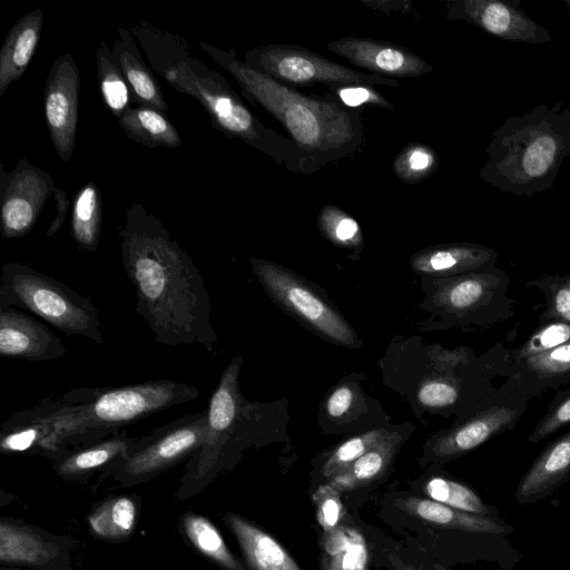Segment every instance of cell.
Wrapping results in <instances>:
<instances>
[{
    "mask_svg": "<svg viewBox=\"0 0 570 570\" xmlns=\"http://www.w3.org/2000/svg\"><path fill=\"white\" fill-rule=\"evenodd\" d=\"M125 272L136 291V313L164 345H200L214 353L218 337L204 277L164 224L131 203L120 227Z\"/></svg>",
    "mask_w": 570,
    "mask_h": 570,
    "instance_id": "cell-1",
    "label": "cell"
},
{
    "mask_svg": "<svg viewBox=\"0 0 570 570\" xmlns=\"http://www.w3.org/2000/svg\"><path fill=\"white\" fill-rule=\"evenodd\" d=\"M129 31L153 70L176 91L196 99L209 115L213 128L228 139H240L293 173L320 169L291 139L266 127L223 75L191 56L179 36L146 21L131 26Z\"/></svg>",
    "mask_w": 570,
    "mask_h": 570,
    "instance_id": "cell-2",
    "label": "cell"
},
{
    "mask_svg": "<svg viewBox=\"0 0 570 570\" xmlns=\"http://www.w3.org/2000/svg\"><path fill=\"white\" fill-rule=\"evenodd\" d=\"M196 386L170 379L72 390L23 413L42 434L40 453L55 461L168 407L197 399Z\"/></svg>",
    "mask_w": 570,
    "mask_h": 570,
    "instance_id": "cell-3",
    "label": "cell"
},
{
    "mask_svg": "<svg viewBox=\"0 0 570 570\" xmlns=\"http://www.w3.org/2000/svg\"><path fill=\"white\" fill-rule=\"evenodd\" d=\"M199 46L236 80L244 98L269 114L320 167L345 158L362 145L360 111L328 94L308 96L281 83L248 67L233 49L222 50L207 42Z\"/></svg>",
    "mask_w": 570,
    "mask_h": 570,
    "instance_id": "cell-4",
    "label": "cell"
},
{
    "mask_svg": "<svg viewBox=\"0 0 570 570\" xmlns=\"http://www.w3.org/2000/svg\"><path fill=\"white\" fill-rule=\"evenodd\" d=\"M480 179L501 193L532 197L554 186L570 156V101L540 104L491 132Z\"/></svg>",
    "mask_w": 570,
    "mask_h": 570,
    "instance_id": "cell-5",
    "label": "cell"
},
{
    "mask_svg": "<svg viewBox=\"0 0 570 570\" xmlns=\"http://www.w3.org/2000/svg\"><path fill=\"white\" fill-rule=\"evenodd\" d=\"M18 306L67 335L104 343L98 308L65 283L28 264L6 263L0 276V307Z\"/></svg>",
    "mask_w": 570,
    "mask_h": 570,
    "instance_id": "cell-6",
    "label": "cell"
},
{
    "mask_svg": "<svg viewBox=\"0 0 570 570\" xmlns=\"http://www.w3.org/2000/svg\"><path fill=\"white\" fill-rule=\"evenodd\" d=\"M242 355L232 358L212 393L202 446L189 459L177 497L199 492L226 465L252 425L250 406L244 401L238 376Z\"/></svg>",
    "mask_w": 570,
    "mask_h": 570,
    "instance_id": "cell-7",
    "label": "cell"
},
{
    "mask_svg": "<svg viewBox=\"0 0 570 570\" xmlns=\"http://www.w3.org/2000/svg\"><path fill=\"white\" fill-rule=\"evenodd\" d=\"M207 411L186 414L148 434L134 438L125 456L107 471L125 487L147 482L164 471L190 459L202 446Z\"/></svg>",
    "mask_w": 570,
    "mask_h": 570,
    "instance_id": "cell-8",
    "label": "cell"
},
{
    "mask_svg": "<svg viewBox=\"0 0 570 570\" xmlns=\"http://www.w3.org/2000/svg\"><path fill=\"white\" fill-rule=\"evenodd\" d=\"M510 282L509 274L498 266L444 277L438 285L435 306L449 324L493 326L514 315Z\"/></svg>",
    "mask_w": 570,
    "mask_h": 570,
    "instance_id": "cell-9",
    "label": "cell"
},
{
    "mask_svg": "<svg viewBox=\"0 0 570 570\" xmlns=\"http://www.w3.org/2000/svg\"><path fill=\"white\" fill-rule=\"evenodd\" d=\"M529 399L511 379L440 433L430 446L431 456L440 462L462 456L494 436L512 431L525 414Z\"/></svg>",
    "mask_w": 570,
    "mask_h": 570,
    "instance_id": "cell-10",
    "label": "cell"
},
{
    "mask_svg": "<svg viewBox=\"0 0 570 570\" xmlns=\"http://www.w3.org/2000/svg\"><path fill=\"white\" fill-rule=\"evenodd\" d=\"M248 67L286 86L316 83L397 87V79L356 71L298 45L274 43L248 50L243 60Z\"/></svg>",
    "mask_w": 570,
    "mask_h": 570,
    "instance_id": "cell-11",
    "label": "cell"
},
{
    "mask_svg": "<svg viewBox=\"0 0 570 570\" xmlns=\"http://www.w3.org/2000/svg\"><path fill=\"white\" fill-rule=\"evenodd\" d=\"M250 264L268 295L289 314L328 341L355 345V332L343 316L296 275L262 258L252 257Z\"/></svg>",
    "mask_w": 570,
    "mask_h": 570,
    "instance_id": "cell-12",
    "label": "cell"
},
{
    "mask_svg": "<svg viewBox=\"0 0 570 570\" xmlns=\"http://www.w3.org/2000/svg\"><path fill=\"white\" fill-rule=\"evenodd\" d=\"M56 186L46 170L21 157L11 171L0 163V232L11 239L27 235L36 225Z\"/></svg>",
    "mask_w": 570,
    "mask_h": 570,
    "instance_id": "cell-13",
    "label": "cell"
},
{
    "mask_svg": "<svg viewBox=\"0 0 570 570\" xmlns=\"http://www.w3.org/2000/svg\"><path fill=\"white\" fill-rule=\"evenodd\" d=\"M80 71L71 53L57 57L43 90L45 121L51 142L62 161L75 150L79 118Z\"/></svg>",
    "mask_w": 570,
    "mask_h": 570,
    "instance_id": "cell-14",
    "label": "cell"
},
{
    "mask_svg": "<svg viewBox=\"0 0 570 570\" xmlns=\"http://www.w3.org/2000/svg\"><path fill=\"white\" fill-rule=\"evenodd\" d=\"M79 542L21 520L0 519V563L38 570H72L71 552Z\"/></svg>",
    "mask_w": 570,
    "mask_h": 570,
    "instance_id": "cell-15",
    "label": "cell"
},
{
    "mask_svg": "<svg viewBox=\"0 0 570 570\" xmlns=\"http://www.w3.org/2000/svg\"><path fill=\"white\" fill-rule=\"evenodd\" d=\"M520 0H450L449 20L471 23L502 40L543 45L551 40L548 29L528 17Z\"/></svg>",
    "mask_w": 570,
    "mask_h": 570,
    "instance_id": "cell-16",
    "label": "cell"
},
{
    "mask_svg": "<svg viewBox=\"0 0 570 570\" xmlns=\"http://www.w3.org/2000/svg\"><path fill=\"white\" fill-rule=\"evenodd\" d=\"M327 49L374 76L397 79L433 71L417 55L389 41L347 37L330 42Z\"/></svg>",
    "mask_w": 570,
    "mask_h": 570,
    "instance_id": "cell-17",
    "label": "cell"
},
{
    "mask_svg": "<svg viewBox=\"0 0 570 570\" xmlns=\"http://www.w3.org/2000/svg\"><path fill=\"white\" fill-rule=\"evenodd\" d=\"M63 342L43 323L12 307H0V354L27 361H55L66 355Z\"/></svg>",
    "mask_w": 570,
    "mask_h": 570,
    "instance_id": "cell-18",
    "label": "cell"
},
{
    "mask_svg": "<svg viewBox=\"0 0 570 570\" xmlns=\"http://www.w3.org/2000/svg\"><path fill=\"white\" fill-rule=\"evenodd\" d=\"M570 480V430L548 443L520 479L514 498L521 504L547 499Z\"/></svg>",
    "mask_w": 570,
    "mask_h": 570,
    "instance_id": "cell-19",
    "label": "cell"
},
{
    "mask_svg": "<svg viewBox=\"0 0 570 570\" xmlns=\"http://www.w3.org/2000/svg\"><path fill=\"white\" fill-rule=\"evenodd\" d=\"M503 377L511 379L529 400L570 383V342L511 363Z\"/></svg>",
    "mask_w": 570,
    "mask_h": 570,
    "instance_id": "cell-20",
    "label": "cell"
},
{
    "mask_svg": "<svg viewBox=\"0 0 570 570\" xmlns=\"http://www.w3.org/2000/svg\"><path fill=\"white\" fill-rule=\"evenodd\" d=\"M499 254L473 243H452L428 247L415 254L411 264L417 272L451 277L497 267Z\"/></svg>",
    "mask_w": 570,
    "mask_h": 570,
    "instance_id": "cell-21",
    "label": "cell"
},
{
    "mask_svg": "<svg viewBox=\"0 0 570 570\" xmlns=\"http://www.w3.org/2000/svg\"><path fill=\"white\" fill-rule=\"evenodd\" d=\"M396 504L409 514L439 528L501 537L513 532V527L501 517L493 518L464 512L432 499L409 497L397 500Z\"/></svg>",
    "mask_w": 570,
    "mask_h": 570,
    "instance_id": "cell-22",
    "label": "cell"
},
{
    "mask_svg": "<svg viewBox=\"0 0 570 570\" xmlns=\"http://www.w3.org/2000/svg\"><path fill=\"white\" fill-rule=\"evenodd\" d=\"M119 38L112 45V55L134 96L135 105L153 108L168 115L169 107L156 77L145 63L129 29L118 27Z\"/></svg>",
    "mask_w": 570,
    "mask_h": 570,
    "instance_id": "cell-23",
    "label": "cell"
},
{
    "mask_svg": "<svg viewBox=\"0 0 570 570\" xmlns=\"http://www.w3.org/2000/svg\"><path fill=\"white\" fill-rule=\"evenodd\" d=\"M43 27V12L23 14L9 30L0 49V98L26 72L37 50Z\"/></svg>",
    "mask_w": 570,
    "mask_h": 570,
    "instance_id": "cell-24",
    "label": "cell"
},
{
    "mask_svg": "<svg viewBox=\"0 0 570 570\" xmlns=\"http://www.w3.org/2000/svg\"><path fill=\"white\" fill-rule=\"evenodd\" d=\"M224 521L235 535L245 561L252 570H301L271 534L242 515L227 512Z\"/></svg>",
    "mask_w": 570,
    "mask_h": 570,
    "instance_id": "cell-25",
    "label": "cell"
},
{
    "mask_svg": "<svg viewBox=\"0 0 570 570\" xmlns=\"http://www.w3.org/2000/svg\"><path fill=\"white\" fill-rule=\"evenodd\" d=\"M134 439L119 431L91 445L75 450L55 461V472L67 481L85 480L98 472L108 470L125 456Z\"/></svg>",
    "mask_w": 570,
    "mask_h": 570,
    "instance_id": "cell-26",
    "label": "cell"
},
{
    "mask_svg": "<svg viewBox=\"0 0 570 570\" xmlns=\"http://www.w3.org/2000/svg\"><path fill=\"white\" fill-rule=\"evenodd\" d=\"M138 504L132 495H115L100 502L87 517L91 534L102 541L124 542L134 533Z\"/></svg>",
    "mask_w": 570,
    "mask_h": 570,
    "instance_id": "cell-27",
    "label": "cell"
},
{
    "mask_svg": "<svg viewBox=\"0 0 570 570\" xmlns=\"http://www.w3.org/2000/svg\"><path fill=\"white\" fill-rule=\"evenodd\" d=\"M117 121L129 139L142 146L178 147L181 144L173 122L153 108L134 105Z\"/></svg>",
    "mask_w": 570,
    "mask_h": 570,
    "instance_id": "cell-28",
    "label": "cell"
},
{
    "mask_svg": "<svg viewBox=\"0 0 570 570\" xmlns=\"http://www.w3.org/2000/svg\"><path fill=\"white\" fill-rule=\"evenodd\" d=\"M188 544L223 570H247L226 546L220 532L206 517L188 511L180 517Z\"/></svg>",
    "mask_w": 570,
    "mask_h": 570,
    "instance_id": "cell-29",
    "label": "cell"
},
{
    "mask_svg": "<svg viewBox=\"0 0 570 570\" xmlns=\"http://www.w3.org/2000/svg\"><path fill=\"white\" fill-rule=\"evenodd\" d=\"M102 220V200L94 181L81 186L73 198L70 234L78 248L95 253L98 248Z\"/></svg>",
    "mask_w": 570,
    "mask_h": 570,
    "instance_id": "cell-30",
    "label": "cell"
},
{
    "mask_svg": "<svg viewBox=\"0 0 570 570\" xmlns=\"http://www.w3.org/2000/svg\"><path fill=\"white\" fill-rule=\"evenodd\" d=\"M395 435L386 436L352 464L328 479L337 491H352L368 484L387 469L396 449Z\"/></svg>",
    "mask_w": 570,
    "mask_h": 570,
    "instance_id": "cell-31",
    "label": "cell"
},
{
    "mask_svg": "<svg viewBox=\"0 0 570 570\" xmlns=\"http://www.w3.org/2000/svg\"><path fill=\"white\" fill-rule=\"evenodd\" d=\"M95 57L97 79L104 104L118 119L134 106L132 92L112 51L104 40L99 41Z\"/></svg>",
    "mask_w": 570,
    "mask_h": 570,
    "instance_id": "cell-32",
    "label": "cell"
},
{
    "mask_svg": "<svg viewBox=\"0 0 570 570\" xmlns=\"http://www.w3.org/2000/svg\"><path fill=\"white\" fill-rule=\"evenodd\" d=\"M330 566L337 570H368V549L355 528L340 525L324 535Z\"/></svg>",
    "mask_w": 570,
    "mask_h": 570,
    "instance_id": "cell-33",
    "label": "cell"
},
{
    "mask_svg": "<svg viewBox=\"0 0 570 570\" xmlns=\"http://www.w3.org/2000/svg\"><path fill=\"white\" fill-rule=\"evenodd\" d=\"M425 493L436 502L464 512L500 518L497 507L485 503L473 488L452 478L430 479L425 485Z\"/></svg>",
    "mask_w": 570,
    "mask_h": 570,
    "instance_id": "cell-34",
    "label": "cell"
},
{
    "mask_svg": "<svg viewBox=\"0 0 570 570\" xmlns=\"http://www.w3.org/2000/svg\"><path fill=\"white\" fill-rule=\"evenodd\" d=\"M567 342H570V322L557 320L539 322L521 345L505 350L504 370L511 363L548 352Z\"/></svg>",
    "mask_w": 570,
    "mask_h": 570,
    "instance_id": "cell-35",
    "label": "cell"
},
{
    "mask_svg": "<svg viewBox=\"0 0 570 570\" xmlns=\"http://www.w3.org/2000/svg\"><path fill=\"white\" fill-rule=\"evenodd\" d=\"M525 285L535 287L543 295L544 304L539 322H570V273L543 274L539 278L528 281Z\"/></svg>",
    "mask_w": 570,
    "mask_h": 570,
    "instance_id": "cell-36",
    "label": "cell"
},
{
    "mask_svg": "<svg viewBox=\"0 0 570 570\" xmlns=\"http://www.w3.org/2000/svg\"><path fill=\"white\" fill-rule=\"evenodd\" d=\"M438 164L434 149L423 144H410L394 158L393 170L401 180L414 184L432 175Z\"/></svg>",
    "mask_w": 570,
    "mask_h": 570,
    "instance_id": "cell-37",
    "label": "cell"
},
{
    "mask_svg": "<svg viewBox=\"0 0 570 570\" xmlns=\"http://www.w3.org/2000/svg\"><path fill=\"white\" fill-rule=\"evenodd\" d=\"M317 225L321 233L335 245L352 247L362 242L357 222L336 206H324L320 212Z\"/></svg>",
    "mask_w": 570,
    "mask_h": 570,
    "instance_id": "cell-38",
    "label": "cell"
},
{
    "mask_svg": "<svg viewBox=\"0 0 570 570\" xmlns=\"http://www.w3.org/2000/svg\"><path fill=\"white\" fill-rule=\"evenodd\" d=\"M386 436V432L383 430H377L354 436L343 442L328 456L322 468V473L330 479L337 472L352 464Z\"/></svg>",
    "mask_w": 570,
    "mask_h": 570,
    "instance_id": "cell-39",
    "label": "cell"
},
{
    "mask_svg": "<svg viewBox=\"0 0 570 570\" xmlns=\"http://www.w3.org/2000/svg\"><path fill=\"white\" fill-rule=\"evenodd\" d=\"M570 423V389L558 391L553 400L528 436V442L539 443Z\"/></svg>",
    "mask_w": 570,
    "mask_h": 570,
    "instance_id": "cell-40",
    "label": "cell"
},
{
    "mask_svg": "<svg viewBox=\"0 0 570 570\" xmlns=\"http://www.w3.org/2000/svg\"><path fill=\"white\" fill-rule=\"evenodd\" d=\"M326 88V94L351 109L365 105L393 109L392 104L372 86L332 83Z\"/></svg>",
    "mask_w": 570,
    "mask_h": 570,
    "instance_id": "cell-41",
    "label": "cell"
},
{
    "mask_svg": "<svg viewBox=\"0 0 570 570\" xmlns=\"http://www.w3.org/2000/svg\"><path fill=\"white\" fill-rule=\"evenodd\" d=\"M316 507V518L325 533L341 525L344 507L341 502L340 491L330 483L322 484L313 495Z\"/></svg>",
    "mask_w": 570,
    "mask_h": 570,
    "instance_id": "cell-42",
    "label": "cell"
},
{
    "mask_svg": "<svg viewBox=\"0 0 570 570\" xmlns=\"http://www.w3.org/2000/svg\"><path fill=\"white\" fill-rule=\"evenodd\" d=\"M355 399L351 385L344 384L335 389L326 402V411L332 417L343 416L353 405Z\"/></svg>",
    "mask_w": 570,
    "mask_h": 570,
    "instance_id": "cell-43",
    "label": "cell"
},
{
    "mask_svg": "<svg viewBox=\"0 0 570 570\" xmlns=\"http://www.w3.org/2000/svg\"><path fill=\"white\" fill-rule=\"evenodd\" d=\"M53 198L56 204V215L47 228L46 235L48 237L56 235L62 227L70 206V200L62 188H55Z\"/></svg>",
    "mask_w": 570,
    "mask_h": 570,
    "instance_id": "cell-44",
    "label": "cell"
},
{
    "mask_svg": "<svg viewBox=\"0 0 570 570\" xmlns=\"http://www.w3.org/2000/svg\"><path fill=\"white\" fill-rule=\"evenodd\" d=\"M0 570H20V569L12 568V567H4V566H1Z\"/></svg>",
    "mask_w": 570,
    "mask_h": 570,
    "instance_id": "cell-45",
    "label": "cell"
},
{
    "mask_svg": "<svg viewBox=\"0 0 570 570\" xmlns=\"http://www.w3.org/2000/svg\"><path fill=\"white\" fill-rule=\"evenodd\" d=\"M563 3L567 7L568 11L570 12V0H564Z\"/></svg>",
    "mask_w": 570,
    "mask_h": 570,
    "instance_id": "cell-46",
    "label": "cell"
},
{
    "mask_svg": "<svg viewBox=\"0 0 570 570\" xmlns=\"http://www.w3.org/2000/svg\"><path fill=\"white\" fill-rule=\"evenodd\" d=\"M330 570H337V569H335V568L331 567V568H330Z\"/></svg>",
    "mask_w": 570,
    "mask_h": 570,
    "instance_id": "cell-47",
    "label": "cell"
}]
</instances>
